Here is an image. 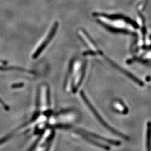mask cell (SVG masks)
<instances>
[{
  "label": "cell",
  "instance_id": "obj_8",
  "mask_svg": "<svg viewBox=\"0 0 151 151\" xmlns=\"http://www.w3.org/2000/svg\"><path fill=\"white\" fill-rule=\"evenodd\" d=\"M0 70H17L24 72H27L29 73H33L32 72L29 70H26L25 69H23L22 68L16 67H2L0 66Z\"/></svg>",
  "mask_w": 151,
  "mask_h": 151
},
{
  "label": "cell",
  "instance_id": "obj_2",
  "mask_svg": "<svg viewBox=\"0 0 151 151\" xmlns=\"http://www.w3.org/2000/svg\"><path fill=\"white\" fill-rule=\"evenodd\" d=\"M58 27V22H55L52 27L51 28L50 32H49L48 35L45 38L43 42H42V43L39 45L38 48L34 52V53L32 54V58L35 59L38 58L39 55L42 53V52L44 50V49L46 48V47L48 45L49 42L52 40L53 38L54 37V35L57 30V29Z\"/></svg>",
  "mask_w": 151,
  "mask_h": 151
},
{
  "label": "cell",
  "instance_id": "obj_7",
  "mask_svg": "<svg viewBox=\"0 0 151 151\" xmlns=\"http://www.w3.org/2000/svg\"><path fill=\"white\" fill-rule=\"evenodd\" d=\"M81 135V136H82V137H83L86 140H87L88 142H90V143H91V144L93 145H95V146H97V147H100V148H102L103 149H105V150H107V151H109V150H110V147H108V146H105V145H103V144L97 142L95 141V140H93V139H92L90 137H88V136H87V135Z\"/></svg>",
  "mask_w": 151,
  "mask_h": 151
},
{
  "label": "cell",
  "instance_id": "obj_10",
  "mask_svg": "<svg viewBox=\"0 0 151 151\" xmlns=\"http://www.w3.org/2000/svg\"><path fill=\"white\" fill-rule=\"evenodd\" d=\"M23 86H24L23 83H17V84L13 85L12 87V88H18V87H21Z\"/></svg>",
  "mask_w": 151,
  "mask_h": 151
},
{
  "label": "cell",
  "instance_id": "obj_1",
  "mask_svg": "<svg viewBox=\"0 0 151 151\" xmlns=\"http://www.w3.org/2000/svg\"><path fill=\"white\" fill-rule=\"evenodd\" d=\"M80 96H81V98L82 99V100H83L84 103L86 104L87 106L88 107V108L90 109V110L92 112V113L93 114V115H95V116L97 120H98L101 124H102L104 127H105L107 129L110 130V132H111L114 134L119 135L120 137L124 138L125 139H128V138L127 136H125V135H124V134H122L121 133H119V132L113 128L111 127H110L109 125H108V124H107V123H106L105 121L104 120L103 118L99 115V114L97 112V110L95 109V108L93 107V106L92 105L91 103L90 102V101L88 100V99L87 98L83 91H81V92H80Z\"/></svg>",
  "mask_w": 151,
  "mask_h": 151
},
{
  "label": "cell",
  "instance_id": "obj_3",
  "mask_svg": "<svg viewBox=\"0 0 151 151\" xmlns=\"http://www.w3.org/2000/svg\"><path fill=\"white\" fill-rule=\"evenodd\" d=\"M75 132L78 133V134H79L80 135H87V136H88L90 138H93L96 139L97 140H100L103 141V142H105L106 143H110V144L113 145H115V146H119L120 145V142L119 141L111 140V139H109L108 138H104L100 135L90 133L89 132H87L85 130L77 129L75 130Z\"/></svg>",
  "mask_w": 151,
  "mask_h": 151
},
{
  "label": "cell",
  "instance_id": "obj_11",
  "mask_svg": "<svg viewBox=\"0 0 151 151\" xmlns=\"http://www.w3.org/2000/svg\"><path fill=\"white\" fill-rule=\"evenodd\" d=\"M83 55H88V54H93V55H95V53H94V52H85V53H83Z\"/></svg>",
  "mask_w": 151,
  "mask_h": 151
},
{
  "label": "cell",
  "instance_id": "obj_6",
  "mask_svg": "<svg viewBox=\"0 0 151 151\" xmlns=\"http://www.w3.org/2000/svg\"><path fill=\"white\" fill-rule=\"evenodd\" d=\"M147 151H151V122L147 124Z\"/></svg>",
  "mask_w": 151,
  "mask_h": 151
},
{
  "label": "cell",
  "instance_id": "obj_4",
  "mask_svg": "<svg viewBox=\"0 0 151 151\" xmlns=\"http://www.w3.org/2000/svg\"><path fill=\"white\" fill-rule=\"evenodd\" d=\"M106 58L107 60L111 65H112L113 67H114L115 68L118 70L120 72H122V73H123L125 75L127 76V77H128L130 79H131L132 80L134 81L135 83H137L139 86H144V83L142 81H140V80H139L137 77H136L135 76L132 75L131 73H130L129 72L125 70L124 69L122 68L121 67H120L119 65L116 64L115 62H113L111 60H109L108 58Z\"/></svg>",
  "mask_w": 151,
  "mask_h": 151
},
{
  "label": "cell",
  "instance_id": "obj_9",
  "mask_svg": "<svg viewBox=\"0 0 151 151\" xmlns=\"http://www.w3.org/2000/svg\"><path fill=\"white\" fill-rule=\"evenodd\" d=\"M0 108L4 109L5 110H8L7 106L1 100H0Z\"/></svg>",
  "mask_w": 151,
  "mask_h": 151
},
{
  "label": "cell",
  "instance_id": "obj_5",
  "mask_svg": "<svg viewBox=\"0 0 151 151\" xmlns=\"http://www.w3.org/2000/svg\"><path fill=\"white\" fill-rule=\"evenodd\" d=\"M99 22V24H100L101 25H102L103 27H105L107 30L111 32H114V33H123V34H130V32L129 31H127L126 30H123L122 29H117L115 27H113L110 26H109L108 25L103 23V22L98 21Z\"/></svg>",
  "mask_w": 151,
  "mask_h": 151
},
{
  "label": "cell",
  "instance_id": "obj_12",
  "mask_svg": "<svg viewBox=\"0 0 151 151\" xmlns=\"http://www.w3.org/2000/svg\"><path fill=\"white\" fill-rule=\"evenodd\" d=\"M148 1V0H145V5H144V6H145H145H146V4L147 3Z\"/></svg>",
  "mask_w": 151,
  "mask_h": 151
}]
</instances>
